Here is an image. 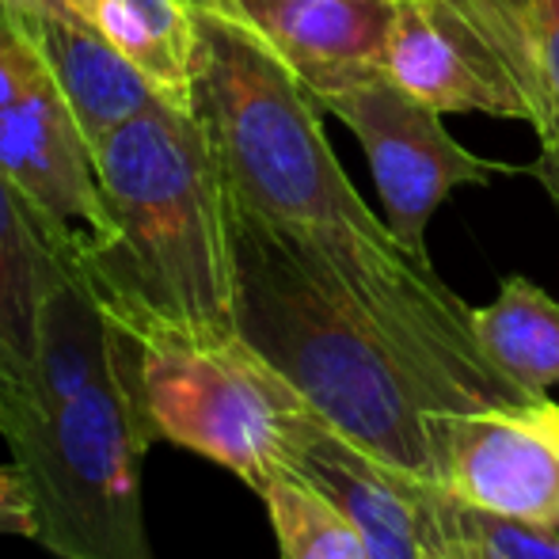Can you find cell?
Returning <instances> with one entry per match:
<instances>
[{"label":"cell","instance_id":"10","mask_svg":"<svg viewBox=\"0 0 559 559\" xmlns=\"http://www.w3.org/2000/svg\"><path fill=\"white\" fill-rule=\"evenodd\" d=\"M240 15L274 46L317 96L346 76L389 69L404 0H236Z\"/></svg>","mask_w":559,"mask_h":559},{"label":"cell","instance_id":"21","mask_svg":"<svg viewBox=\"0 0 559 559\" xmlns=\"http://www.w3.org/2000/svg\"><path fill=\"white\" fill-rule=\"evenodd\" d=\"M525 171L545 187L548 202H552L556 214H559V133H552V138H540V156Z\"/></svg>","mask_w":559,"mask_h":559},{"label":"cell","instance_id":"9","mask_svg":"<svg viewBox=\"0 0 559 559\" xmlns=\"http://www.w3.org/2000/svg\"><path fill=\"white\" fill-rule=\"evenodd\" d=\"M389 73L442 115L479 111L495 118H522L533 126V104L522 84L442 0L400 4L389 46Z\"/></svg>","mask_w":559,"mask_h":559},{"label":"cell","instance_id":"18","mask_svg":"<svg viewBox=\"0 0 559 559\" xmlns=\"http://www.w3.org/2000/svg\"><path fill=\"white\" fill-rule=\"evenodd\" d=\"M442 507L449 522L476 537L495 559H559V525H530L510 522V518H491L453 502L442 491Z\"/></svg>","mask_w":559,"mask_h":559},{"label":"cell","instance_id":"3","mask_svg":"<svg viewBox=\"0 0 559 559\" xmlns=\"http://www.w3.org/2000/svg\"><path fill=\"white\" fill-rule=\"evenodd\" d=\"M53 251V248H50ZM0 435L35 510V545L58 559H153L141 449L111 361L104 305L53 251L27 392L0 400Z\"/></svg>","mask_w":559,"mask_h":559},{"label":"cell","instance_id":"13","mask_svg":"<svg viewBox=\"0 0 559 559\" xmlns=\"http://www.w3.org/2000/svg\"><path fill=\"white\" fill-rule=\"evenodd\" d=\"M66 12L96 27L153 84L164 104L199 111V12L183 0H61Z\"/></svg>","mask_w":559,"mask_h":559},{"label":"cell","instance_id":"14","mask_svg":"<svg viewBox=\"0 0 559 559\" xmlns=\"http://www.w3.org/2000/svg\"><path fill=\"white\" fill-rule=\"evenodd\" d=\"M50 243L15 187L0 176V400L27 392L38 361Z\"/></svg>","mask_w":559,"mask_h":559},{"label":"cell","instance_id":"17","mask_svg":"<svg viewBox=\"0 0 559 559\" xmlns=\"http://www.w3.org/2000/svg\"><path fill=\"white\" fill-rule=\"evenodd\" d=\"M282 559H369L354 518L301 468H282L259 491Z\"/></svg>","mask_w":559,"mask_h":559},{"label":"cell","instance_id":"5","mask_svg":"<svg viewBox=\"0 0 559 559\" xmlns=\"http://www.w3.org/2000/svg\"><path fill=\"white\" fill-rule=\"evenodd\" d=\"M111 361L141 449L176 445L263 491L294 461L309 404L251 350L240 332H194L111 312Z\"/></svg>","mask_w":559,"mask_h":559},{"label":"cell","instance_id":"19","mask_svg":"<svg viewBox=\"0 0 559 559\" xmlns=\"http://www.w3.org/2000/svg\"><path fill=\"white\" fill-rule=\"evenodd\" d=\"M419 510H423V556L419 559H495L476 537H468V533L449 522V514L442 507V487L423 484Z\"/></svg>","mask_w":559,"mask_h":559},{"label":"cell","instance_id":"2","mask_svg":"<svg viewBox=\"0 0 559 559\" xmlns=\"http://www.w3.org/2000/svg\"><path fill=\"white\" fill-rule=\"evenodd\" d=\"M233 320L317 419L400 476L442 484L453 407L400 358L294 233L228 191Z\"/></svg>","mask_w":559,"mask_h":559},{"label":"cell","instance_id":"6","mask_svg":"<svg viewBox=\"0 0 559 559\" xmlns=\"http://www.w3.org/2000/svg\"><path fill=\"white\" fill-rule=\"evenodd\" d=\"M0 176L15 187L46 243L88 263L115 228L92 145L23 23L0 8Z\"/></svg>","mask_w":559,"mask_h":559},{"label":"cell","instance_id":"16","mask_svg":"<svg viewBox=\"0 0 559 559\" xmlns=\"http://www.w3.org/2000/svg\"><path fill=\"white\" fill-rule=\"evenodd\" d=\"M472 328L491 366L525 400H548L559 389V301L525 274L502 278L484 309H472Z\"/></svg>","mask_w":559,"mask_h":559},{"label":"cell","instance_id":"15","mask_svg":"<svg viewBox=\"0 0 559 559\" xmlns=\"http://www.w3.org/2000/svg\"><path fill=\"white\" fill-rule=\"evenodd\" d=\"M487 43L533 104L537 138L559 133V0H442Z\"/></svg>","mask_w":559,"mask_h":559},{"label":"cell","instance_id":"20","mask_svg":"<svg viewBox=\"0 0 559 559\" xmlns=\"http://www.w3.org/2000/svg\"><path fill=\"white\" fill-rule=\"evenodd\" d=\"M0 537L35 540V510L15 464H0Z\"/></svg>","mask_w":559,"mask_h":559},{"label":"cell","instance_id":"12","mask_svg":"<svg viewBox=\"0 0 559 559\" xmlns=\"http://www.w3.org/2000/svg\"><path fill=\"white\" fill-rule=\"evenodd\" d=\"M38 46V53L50 66L53 81L61 84L69 111L76 115L88 145L96 148L104 138H111L118 126H126L133 115L153 107L156 92L122 53L76 20L66 8H43V12H12Z\"/></svg>","mask_w":559,"mask_h":559},{"label":"cell","instance_id":"22","mask_svg":"<svg viewBox=\"0 0 559 559\" xmlns=\"http://www.w3.org/2000/svg\"><path fill=\"white\" fill-rule=\"evenodd\" d=\"M187 8H194L199 15H240L236 0H183Z\"/></svg>","mask_w":559,"mask_h":559},{"label":"cell","instance_id":"7","mask_svg":"<svg viewBox=\"0 0 559 559\" xmlns=\"http://www.w3.org/2000/svg\"><path fill=\"white\" fill-rule=\"evenodd\" d=\"M312 99L358 138L384 222L419 263H430L427 228L456 187H487L518 171L464 148L442 126V111L407 92L389 69L346 76Z\"/></svg>","mask_w":559,"mask_h":559},{"label":"cell","instance_id":"1","mask_svg":"<svg viewBox=\"0 0 559 559\" xmlns=\"http://www.w3.org/2000/svg\"><path fill=\"white\" fill-rule=\"evenodd\" d=\"M199 115L228 191L312 248L453 412L525 404L479 346L472 305L361 202L320 126V104L274 46L240 15H199Z\"/></svg>","mask_w":559,"mask_h":559},{"label":"cell","instance_id":"11","mask_svg":"<svg viewBox=\"0 0 559 559\" xmlns=\"http://www.w3.org/2000/svg\"><path fill=\"white\" fill-rule=\"evenodd\" d=\"M294 468L317 479L354 518L369 559H419L423 556V479L384 468L317 415L297 423Z\"/></svg>","mask_w":559,"mask_h":559},{"label":"cell","instance_id":"4","mask_svg":"<svg viewBox=\"0 0 559 559\" xmlns=\"http://www.w3.org/2000/svg\"><path fill=\"white\" fill-rule=\"evenodd\" d=\"M111 243L76 263L99 305L194 332H236L228 179L199 111L156 99L92 148Z\"/></svg>","mask_w":559,"mask_h":559},{"label":"cell","instance_id":"8","mask_svg":"<svg viewBox=\"0 0 559 559\" xmlns=\"http://www.w3.org/2000/svg\"><path fill=\"white\" fill-rule=\"evenodd\" d=\"M438 487L479 514L559 525V400L445 415Z\"/></svg>","mask_w":559,"mask_h":559},{"label":"cell","instance_id":"23","mask_svg":"<svg viewBox=\"0 0 559 559\" xmlns=\"http://www.w3.org/2000/svg\"><path fill=\"white\" fill-rule=\"evenodd\" d=\"M4 12H43V8H61V0H0Z\"/></svg>","mask_w":559,"mask_h":559}]
</instances>
